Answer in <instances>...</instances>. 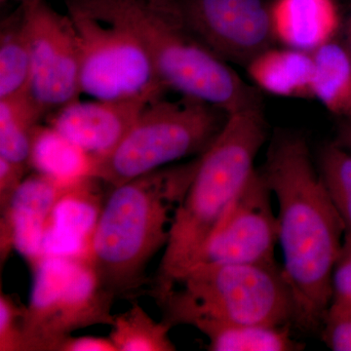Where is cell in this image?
Here are the masks:
<instances>
[{
  "instance_id": "cell-1",
  "label": "cell",
  "mask_w": 351,
  "mask_h": 351,
  "mask_svg": "<svg viewBox=\"0 0 351 351\" xmlns=\"http://www.w3.org/2000/svg\"><path fill=\"white\" fill-rule=\"evenodd\" d=\"M278 204L283 271L295 304L293 326L315 332L331 304L332 274L346 226L301 134L277 132L260 168Z\"/></svg>"
},
{
  "instance_id": "cell-2",
  "label": "cell",
  "mask_w": 351,
  "mask_h": 351,
  "mask_svg": "<svg viewBox=\"0 0 351 351\" xmlns=\"http://www.w3.org/2000/svg\"><path fill=\"white\" fill-rule=\"evenodd\" d=\"M199 157L110 189L84 257L117 299H137L151 286L147 265L168 243L176 208L193 182Z\"/></svg>"
},
{
  "instance_id": "cell-3",
  "label": "cell",
  "mask_w": 351,
  "mask_h": 351,
  "mask_svg": "<svg viewBox=\"0 0 351 351\" xmlns=\"http://www.w3.org/2000/svg\"><path fill=\"white\" fill-rule=\"evenodd\" d=\"M267 135L262 104L228 114L218 138L200 156L193 182L176 208L169 240L149 286L152 297L169 288L195 265L256 170L255 160Z\"/></svg>"
},
{
  "instance_id": "cell-4",
  "label": "cell",
  "mask_w": 351,
  "mask_h": 351,
  "mask_svg": "<svg viewBox=\"0 0 351 351\" xmlns=\"http://www.w3.org/2000/svg\"><path fill=\"white\" fill-rule=\"evenodd\" d=\"M130 29L149 53L169 90L193 97L228 114L262 103L225 60L196 38L176 0H64Z\"/></svg>"
},
{
  "instance_id": "cell-5",
  "label": "cell",
  "mask_w": 351,
  "mask_h": 351,
  "mask_svg": "<svg viewBox=\"0 0 351 351\" xmlns=\"http://www.w3.org/2000/svg\"><path fill=\"white\" fill-rule=\"evenodd\" d=\"M164 322L202 334L213 328L292 324L295 304L282 265L198 263L154 295Z\"/></svg>"
},
{
  "instance_id": "cell-6",
  "label": "cell",
  "mask_w": 351,
  "mask_h": 351,
  "mask_svg": "<svg viewBox=\"0 0 351 351\" xmlns=\"http://www.w3.org/2000/svg\"><path fill=\"white\" fill-rule=\"evenodd\" d=\"M228 117L225 110L193 97L152 101L119 147L95 163L93 177L110 189L176 161L202 156Z\"/></svg>"
},
{
  "instance_id": "cell-7",
  "label": "cell",
  "mask_w": 351,
  "mask_h": 351,
  "mask_svg": "<svg viewBox=\"0 0 351 351\" xmlns=\"http://www.w3.org/2000/svg\"><path fill=\"white\" fill-rule=\"evenodd\" d=\"M32 270L24 317L25 351H59L77 330L112 326L117 298L104 287L84 256L49 254Z\"/></svg>"
},
{
  "instance_id": "cell-8",
  "label": "cell",
  "mask_w": 351,
  "mask_h": 351,
  "mask_svg": "<svg viewBox=\"0 0 351 351\" xmlns=\"http://www.w3.org/2000/svg\"><path fill=\"white\" fill-rule=\"evenodd\" d=\"M64 3L77 32L82 94L97 100L145 104L164 98L168 89L130 29L75 4Z\"/></svg>"
},
{
  "instance_id": "cell-9",
  "label": "cell",
  "mask_w": 351,
  "mask_h": 351,
  "mask_svg": "<svg viewBox=\"0 0 351 351\" xmlns=\"http://www.w3.org/2000/svg\"><path fill=\"white\" fill-rule=\"evenodd\" d=\"M32 54L29 95L43 117L80 99V54L77 32L68 13L47 0H23Z\"/></svg>"
},
{
  "instance_id": "cell-10",
  "label": "cell",
  "mask_w": 351,
  "mask_h": 351,
  "mask_svg": "<svg viewBox=\"0 0 351 351\" xmlns=\"http://www.w3.org/2000/svg\"><path fill=\"white\" fill-rule=\"evenodd\" d=\"M272 191L256 169L201 252L198 263L263 265L276 263L279 225ZM193 265V267H195Z\"/></svg>"
},
{
  "instance_id": "cell-11",
  "label": "cell",
  "mask_w": 351,
  "mask_h": 351,
  "mask_svg": "<svg viewBox=\"0 0 351 351\" xmlns=\"http://www.w3.org/2000/svg\"><path fill=\"white\" fill-rule=\"evenodd\" d=\"M189 29L228 63L247 66L272 47L270 6L263 0H176Z\"/></svg>"
},
{
  "instance_id": "cell-12",
  "label": "cell",
  "mask_w": 351,
  "mask_h": 351,
  "mask_svg": "<svg viewBox=\"0 0 351 351\" xmlns=\"http://www.w3.org/2000/svg\"><path fill=\"white\" fill-rule=\"evenodd\" d=\"M78 184L69 186L36 172L25 178L11 202L0 210L1 270L13 249L32 269L43 260L51 215L63 196Z\"/></svg>"
},
{
  "instance_id": "cell-13",
  "label": "cell",
  "mask_w": 351,
  "mask_h": 351,
  "mask_svg": "<svg viewBox=\"0 0 351 351\" xmlns=\"http://www.w3.org/2000/svg\"><path fill=\"white\" fill-rule=\"evenodd\" d=\"M147 105L136 101L77 99L49 113L46 124L96 163L119 147Z\"/></svg>"
},
{
  "instance_id": "cell-14",
  "label": "cell",
  "mask_w": 351,
  "mask_h": 351,
  "mask_svg": "<svg viewBox=\"0 0 351 351\" xmlns=\"http://www.w3.org/2000/svg\"><path fill=\"white\" fill-rule=\"evenodd\" d=\"M270 12L274 39L285 47L313 52L338 34L334 0H276Z\"/></svg>"
},
{
  "instance_id": "cell-15",
  "label": "cell",
  "mask_w": 351,
  "mask_h": 351,
  "mask_svg": "<svg viewBox=\"0 0 351 351\" xmlns=\"http://www.w3.org/2000/svg\"><path fill=\"white\" fill-rule=\"evenodd\" d=\"M256 86L287 98H313V58L311 52L293 48L263 51L247 64Z\"/></svg>"
},
{
  "instance_id": "cell-16",
  "label": "cell",
  "mask_w": 351,
  "mask_h": 351,
  "mask_svg": "<svg viewBox=\"0 0 351 351\" xmlns=\"http://www.w3.org/2000/svg\"><path fill=\"white\" fill-rule=\"evenodd\" d=\"M29 167L62 184L75 186L94 178L95 160L48 124H38L32 136Z\"/></svg>"
},
{
  "instance_id": "cell-17",
  "label": "cell",
  "mask_w": 351,
  "mask_h": 351,
  "mask_svg": "<svg viewBox=\"0 0 351 351\" xmlns=\"http://www.w3.org/2000/svg\"><path fill=\"white\" fill-rule=\"evenodd\" d=\"M311 54L313 98L341 119L351 117V55L348 48L332 40Z\"/></svg>"
},
{
  "instance_id": "cell-18",
  "label": "cell",
  "mask_w": 351,
  "mask_h": 351,
  "mask_svg": "<svg viewBox=\"0 0 351 351\" xmlns=\"http://www.w3.org/2000/svg\"><path fill=\"white\" fill-rule=\"evenodd\" d=\"M31 77V46L20 3L0 27V100L29 93Z\"/></svg>"
},
{
  "instance_id": "cell-19",
  "label": "cell",
  "mask_w": 351,
  "mask_h": 351,
  "mask_svg": "<svg viewBox=\"0 0 351 351\" xmlns=\"http://www.w3.org/2000/svg\"><path fill=\"white\" fill-rule=\"evenodd\" d=\"M43 115L29 93L0 100V157L29 167L32 136Z\"/></svg>"
},
{
  "instance_id": "cell-20",
  "label": "cell",
  "mask_w": 351,
  "mask_h": 351,
  "mask_svg": "<svg viewBox=\"0 0 351 351\" xmlns=\"http://www.w3.org/2000/svg\"><path fill=\"white\" fill-rule=\"evenodd\" d=\"M292 324L242 325L213 328L204 332L211 351H297L304 346L291 335Z\"/></svg>"
},
{
  "instance_id": "cell-21",
  "label": "cell",
  "mask_w": 351,
  "mask_h": 351,
  "mask_svg": "<svg viewBox=\"0 0 351 351\" xmlns=\"http://www.w3.org/2000/svg\"><path fill=\"white\" fill-rule=\"evenodd\" d=\"M110 339L117 351H175L169 337L172 327L157 322L138 302L125 313L114 315Z\"/></svg>"
},
{
  "instance_id": "cell-22",
  "label": "cell",
  "mask_w": 351,
  "mask_h": 351,
  "mask_svg": "<svg viewBox=\"0 0 351 351\" xmlns=\"http://www.w3.org/2000/svg\"><path fill=\"white\" fill-rule=\"evenodd\" d=\"M318 170L334 206L351 237V154L332 142L322 147Z\"/></svg>"
},
{
  "instance_id": "cell-23",
  "label": "cell",
  "mask_w": 351,
  "mask_h": 351,
  "mask_svg": "<svg viewBox=\"0 0 351 351\" xmlns=\"http://www.w3.org/2000/svg\"><path fill=\"white\" fill-rule=\"evenodd\" d=\"M25 307L18 295L0 291V351H25Z\"/></svg>"
},
{
  "instance_id": "cell-24",
  "label": "cell",
  "mask_w": 351,
  "mask_h": 351,
  "mask_svg": "<svg viewBox=\"0 0 351 351\" xmlns=\"http://www.w3.org/2000/svg\"><path fill=\"white\" fill-rule=\"evenodd\" d=\"M330 307L351 308V237L345 235L343 247L332 274Z\"/></svg>"
},
{
  "instance_id": "cell-25",
  "label": "cell",
  "mask_w": 351,
  "mask_h": 351,
  "mask_svg": "<svg viewBox=\"0 0 351 351\" xmlns=\"http://www.w3.org/2000/svg\"><path fill=\"white\" fill-rule=\"evenodd\" d=\"M322 339L334 351H351V308L329 307L322 326Z\"/></svg>"
},
{
  "instance_id": "cell-26",
  "label": "cell",
  "mask_w": 351,
  "mask_h": 351,
  "mask_svg": "<svg viewBox=\"0 0 351 351\" xmlns=\"http://www.w3.org/2000/svg\"><path fill=\"white\" fill-rule=\"evenodd\" d=\"M29 168L0 157V210L12 200L16 191L24 181Z\"/></svg>"
},
{
  "instance_id": "cell-27",
  "label": "cell",
  "mask_w": 351,
  "mask_h": 351,
  "mask_svg": "<svg viewBox=\"0 0 351 351\" xmlns=\"http://www.w3.org/2000/svg\"><path fill=\"white\" fill-rule=\"evenodd\" d=\"M59 351H117L112 339L103 337L82 336L71 335L60 346Z\"/></svg>"
},
{
  "instance_id": "cell-28",
  "label": "cell",
  "mask_w": 351,
  "mask_h": 351,
  "mask_svg": "<svg viewBox=\"0 0 351 351\" xmlns=\"http://www.w3.org/2000/svg\"><path fill=\"white\" fill-rule=\"evenodd\" d=\"M334 142L351 154V117L341 119Z\"/></svg>"
},
{
  "instance_id": "cell-29",
  "label": "cell",
  "mask_w": 351,
  "mask_h": 351,
  "mask_svg": "<svg viewBox=\"0 0 351 351\" xmlns=\"http://www.w3.org/2000/svg\"><path fill=\"white\" fill-rule=\"evenodd\" d=\"M346 47L348 48V52L351 55V15L346 25Z\"/></svg>"
},
{
  "instance_id": "cell-30",
  "label": "cell",
  "mask_w": 351,
  "mask_h": 351,
  "mask_svg": "<svg viewBox=\"0 0 351 351\" xmlns=\"http://www.w3.org/2000/svg\"><path fill=\"white\" fill-rule=\"evenodd\" d=\"M1 1H5V0H1ZM19 1H23V0H19Z\"/></svg>"
}]
</instances>
